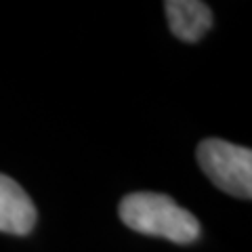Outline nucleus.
I'll use <instances>...</instances> for the list:
<instances>
[{
  "label": "nucleus",
  "instance_id": "f257e3e1",
  "mask_svg": "<svg viewBox=\"0 0 252 252\" xmlns=\"http://www.w3.org/2000/svg\"><path fill=\"white\" fill-rule=\"evenodd\" d=\"M118 212L122 223L132 231L158 235L177 244H191L200 238L198 219L164 193H130L120 202Z\"/></svg>",
  "mask_w": 252,
  "mask_h": 252
},
{
  "label": "nucleus",
  "instance_id": "f03ea898",
  "mask_svg": "<svg viewBox=\"0 0 252 252\" xmlns=\"http://www.w3.org/2000/svg\"><path fill=\"white\" fill-rule=\"evenodd\" d=\"M198 162L206 177L225 193L252 198V152L223 139H204L198 145Z\"/></svg>",
  "mask_w": 252,
  "mask_h": 252
},
{
  "label": "nucleus",
  "instance_id": "7ed1b4c3",
  "mask_svg": "<svg viewBox=\"0 0 252 252\" xmlns=\"http://www.w3.org/2000/svg\"><path fill=\"white\" fill-rule=\"evenodd\" d=\"M36 223V206L19 183L0 175V231L26 235Z\"/></svg>",
  "mask_w": 252,
  "mask_h": 252
},
{
  "label": "nucleus",
  "instance_id": "20e7f679",
  "mask_svg": "<svg viewBox=\"0 0 252 252\" xmlns=\"http://www.w3.org/2000/svg\"><path fill=\"white\" fill-rule=\"evenodd\" d=\"M170 32L183 42H195L212 26V13L200 0H168L164 2Z\"/></svg>",
  "mask_w": 252,
  "mask_h": 252
}]
</instances>
